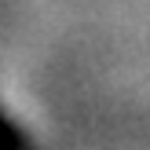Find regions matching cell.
<instances>
[{
	"instance_id": "obj_1",
	"label": "cell",
	"mask_w": 150,
	"mask_h": 150,
	"mask_svg": "<svg viewBox=\"0 0 150 150\" xmlns=\"http://www.w3.org/2000/svg\"><path fill=\"white\" fill-rule=\"evenodd\" d=\"M0 150H26V139H22V132L15 128V125L7 121L4 114H0Z\"/></svg>"
}]
</instances>
